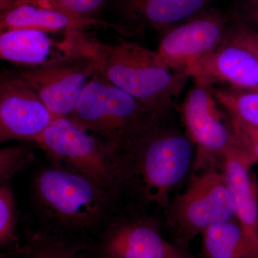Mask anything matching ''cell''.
Wrapping results in <instances>:
<instances>
[{
  "label": "cell",
  "mask_w": 258,
  "mask_h": 258,
  "mask_svg": "<svg viewBox=\"0 0 258 258\" xmlns=\"http://www.w3.org/2000/svg\"><path fill=\"white\" fill-rule=\"evenodd\" d=\"M106 0H50L44 6L52 7L82 18H96Z\"/></svg>",
  "instance_id": "22"
},
{
  "label": "cell",
  "mask_w": 258,
  "mask_h": 258,
  "mask_svg": "<svg viewBox=\"0 0 258 258\" xmlns=\"http://www.w3.org/2000/svg\"><path fill=\"white\" fill-rule=\"evenodd\" d=\"M228 20L217 11H205L164 32L157 50L166 67L185 73L225 41Z\"/></svg>",
  "instance_id": "10"
},
{
  "label": "cell",
  "mask_w": 258,
  "mask_h": 258,
  "mask_svg": "<svg viewBox=\"0 0 258 258\" xmlns=\"http://www.w3.org/2000/svg\"><path fill=\"white\" fill-rule=\"evenodd\" d=\"M32 142H20V144L2 148L0 150V183H11L17 174L23 170L35 157Z\"/></svg>",
  "instance_id": "21"
},
{
  "label": "cell",
  "mask_w": 258,
  "mask_h": 258,
  "mask_svg": "<svg viewBox=\"0 0 258 258\" xmlns=\"http://www.w3.org/2000/svg\"><path fill=\"white\" fill-rule=\"evenodd\" d=\"M35 144L45 152L50 164L79 173L119 203L124 198V154L68 117L55 118Z\"/></svg>",
  "instance_id": "5"
},
{
  "label": "cell",
  "mask_w": 258,
  "mask_h": 258,
  "mask_svg": "<svg viewBox=\"0 0 258 258\" xmlns=\"http://www.w3.org/2000/svg\"><path fill=\"white\" fill-rule=\"evenodd\" d=\"M219 104L230 117L258 128V91H244L225 87H212Z\"/></svg>",
  "instance_id": "19"
},
{
  "label": "cell",
  "mask_w": 258,
  "mask_h": 258,
  "mask_svg": "<svg viewBox=\"0 0 258 258\" xmlns=\"http://www.w3.org/2000/svg\"><path fill=\"white\" fill-rule=\"evenodd\" d=\"M215 99L211 88L195 83L179 107L186 134L196 148L194 169L215 166L235 142L232 120Z\"/></svg>",
  "instance_id": "9"
},
{
  "label": "cell",
  "mask_w": 258,
  "mask_h": 258,
  "mask_svg": "<svg viewBox=\"0 0 258 258\" xmlns=\"http://www.w3.org/2000/svg\"><path fill=\"white\" fill-rule=\"evenodd\" d=\"M92 28L112 30L120 36L132 37L128 29L119 23H111L97 18H82L44 5L25 4L0 15L1 32L29 29L49 33L70 30L86 31Z\"/></svg>",
  "instance_id": "15"
},
{
  "label": "cell",
  "mask_w": 258,
  "mask_h": 258,
  "mask_svg": "<svg viewBox=\"0 0 258 258\" xmlns=\"http://www.w3.org/2000/svg\"><path fill=\"white\" fill-rule=\"evenodd\" d=\"M25 4H30V3L28 0H0V11L1 13H5Z\"/></svg>",
  "instance_id": "25"
},
{
  "label": "cell",
  "mask_w": 258,
  "mask_h": 258,
  "mask_svg": "<svg viewBox=\"0 0 258 258\" xmlns=\"http://www.w3.org/2000/svg\"><path fill=\"white\" fill-rule=\"evenodd\" d=\"M227 38L252 52L258 60V30L241 22L229 27Z\"/></svg>",
  "instance_id": "23"
},
{
  "label": "cell",
  "mask_w": 258,
  "mask_h": 258,
  "mask_svg": "<svg viewBox=\"0 0 258 258\" xmlns=\"http://www.w3.org/2000/svg\"><path fill=\"white\" fill-rule=\"evenodd\" d=\"M91 241L96 258H189L164 238L155 217L132 204L119 205Z\"/></svg>",
  "instance_id": "8"
},
{
  "label": "cell",
  "mask_w": 258,
  "mask_h": 258,
  "mask_svg": "<svg viewBox=\"0 0 258 258\" xmlns=\"http://www.w3.org/2000/svg\"><path fill=\"white\" fill-rule=\"evenodd\" d=\"M257 258H258V254H257Z\"/></svg>",
  "instance_id": "30"
},
{
  "label": "cell",
  "mask_w": 258,
  "mask_h": 258,
  "mask_svg": "<svg viewBox=\"0 0 258 258\" xmlns=\"http://www.w3.org/2000/svg\"><path fill=\"white\" fill-rule=\"evenodd\" d=\"M203 258H257L258 245L237 219L210 226L200 234Z\"/></svg>",
  "instance_id": "18"
},
{
  "label": "cell",
  "mask_w": 258,
  "mask_h": 258,
  "mask_svg": "<svg viewBox=\"0 0 258 258\" xmlns=\"http://www.w3.org/2000/svg\"><path fill=\"white\" fill-rule=\"evenodd\" d=\"M186 74L195 83L209 88L223 84L239 91H258L257 59L227 37L216 50L191 66Z\"/></svg>",
  "instance_id": "12"
},
{
  "label": "cell",
  "mask_w": 258,
  "mask_h": 258,
  "mask_svg": "<svg viewBox=\"0 0 258 258\" xmlns=\"http://www.w3.org/2000/svg\"><path fill=\"white\" fill-rule=\"evenodd\" d=\"M54 45L47 32L29 29L1 32L0 56L3 60L25 67L46 62L54 55Z\"/></svg>",
  "instance_id": "17"
},
{
  "label": "cell",
  "mask_w": 258,
  "mask_h": 258,
  "mask_svg": "<svg viewBox=\"0 0 258 258\" xmlns=\"http://www.w3.org/2000/svg\"><path fill=\"white\" fill-rule=\"evenodd\" d=\"M254 163L235 139L222 156L219 169L230 194L236 219L258 245V187L251 171Z\"/></svg>",
  "instance_id": "14"
},
{
  "label": "cell",
  "mask_w": 258,
  "mask_h": 258,
  "mask_svg": "<svg viewBox=\"0 0 258 258\" xmlns=\"http://www.w3.org/2000/svg\"><path fill=\"white\" fill-rule=\"evenodd\" d=\"M165 116L148 111L134 97L97 71L68 118L124 154L147 130Z\"/></svg>",
  "instance_id": "4"
},
{
  "label": "cell",
  "mask_w": 258,
  "mask_h": 258,
  "mask_svg": "<svg viewBox=\"0 0 258 258\" xmlns=\"http://www.w3.org/2000/svg\"><path fill=\"white\" fill-rule=\"evenodd\" d=\"M28 1L30 2V3H32V4L43 5L46 4L50 0H28Z\"/></svg>",
  "instance_id": "27"
},
{
  "label": "cell",
  "mask_w": 258,
  "mask_h": 258,
  "mask_svg": "<svg viewBox=\"0 0 258 258\" xmlns=\"http://www.w3.org/2000/svg\"><path fill=\"white\" fill-rule=\"evenodd\" d=\"M166 210V225L182 249L210 226L236 218L223 174L215 166L202 170Z\"/></svg>",
  "instance_id": "7"
},
{
  "label": "cell",
  "mask_w": 258,
  "mask_h": 258,
  "mask_svg": "<svg viewBox=\"0 0 258 258\" xmlns=\"http://www.w3.org/2000/svg\"><path fill=\"white\" fill-rule=\"evenodd\" d=\"M20 248L14 251L1 252L0 258H20Z\"/></svg>",
  "instance_id": "26"
},
{
  "label": "cell",
  "mask_w": 258,
  "mask_h": 258,
  "mask_svg": "<svg viewBox=\"0 0 258 258\" xmlns=\"http://www.w3.org/2000/svg\"><path fill=\"white\" fill-rule=\"evenodd\" d=\"M167 116L153 125L124 154V198L146 208L166 209L169 195L194 165L196 148Z\"/></svg>",
  "instance_id": "2"
},
{
  "label": "cell",
  "mask_w": 258,
  "mask_h": 258,
  "mask_svg": "<svg viewBox=\"0 0 258 258\" xmlns=\"http://www.w3.org/2000/svg\"><path fill=\"white\" fill-rule=\"evenodd\" d=\"M232 120L236 142L254 162H258V128L245 124L238 120Z\"/></svg>",
  "instance_id": "24"
},
{
  "label": "cell",
  "mask_w": 258,
  "mask_h": 258,
  "mask_svg": "<svg viewBox=\"0 0 258 258\" xmlns=\"http://www.w3.org/2000/svg\"><path fill=\"white\" fill-rule=\"evenodd\" d=\"M20 258H96L91 239L66 235L39 226L23 231Z\"/></svg>",
  "instance_id": "16"
},
{
  "label": "cell",
  "mask_w": 258,
  "mask_h": 258,
  "mask_svg": "<svg viewBox=\"0 0 258 258\" xmlns=\"http://www.w3.org/2000/svg\"><path fill=\"white\" fill-rule=\"evenodd\" d=\"M244 1L247 2L252 7H255L258 5V0H244Z\"/></svg>",
  "instance_id": "29"
},
{
  "label": "cell",
  "mask_w": 258,
  "mask_h": 258,
  "mask_svg": "<svg viewBox=\"0 0 258 258\" xmlns=\"http://www.w3.org/2000/svg\"><path fill=\"white\" fill-rule=\"evenodd\" d=\"M76 40L96 64L97 71L123 90L148 111L168 115L190 79L159 60L157 52L117 36L100 42L86 31L75 32Z\"/></svg>",
  "instance_id": "1"
},
{
  "label": "cell",
  "mask_w": 258,
  "mask_h": 258,
  "mask_svg": "<svg viewBox=\"0 0 258 258\" xmlns=\"http://www.w3.org/2000/svg\"><path fill=\"white\" fill-rule=\"evenodd\" d=\"M252 9H253V17L254 20L258 22V5L257 6L252 7Z\"/></svg>",
  "instance_id": "28"
},
{
  "label": "cell",
  "mask_w": 258,
  "mask_h": 258,
  "mask_svg": "<svg viewBox=\"0 0 258 258\" xmlns=\"http://www.w3.org/2000/svg\"><path fill=\"white\" fill-rule=\"evenodd\" d=\"M55 116L36 91L15 73L0 76V142H35Z\"/></svg>",
  "instance_id": "11"
},
{
  "label": "cell",
  "mask_w": 258,
  "mask_h": 258,
  "mask_svg": "<svg viewBox=\"0 0 258 258\" xmlns=\"http://www.w3.org/2000/svg\"><path fill=\"white\" fill-rule=\"evenodd\" d=\"M40 226L91 239L119 206V202L91 180L63 166L41 168L32 182Z\"/></svg>",
  "instance_id": "3"
},
{
  "label": "cell",
  "mask_w": 258,
  "mask_h": 258,
  "mask_svg": "<svg viewBox=\"0 0 258 258\" xmlns=\"http://www.w3.org/2000/svg\"><path fill=\"white\" fill-rule=\"evenodd\" d=\"M18 213L11 183H0V249L17 250L21 247Z\"/></svg>",
  "instance_id": "20"
},
{
  "label": "cell",
  "mask_w": 258,
  "mask_h": 258,
  "mask_svg": "<svg viewBox=\"0 0 258 258\" xmlns=\"http://www.w3.org/2000/svg\"><path fill=\"white\" fill-rule=\"evenodd\" d=\"M210 0H115L120 25L132 36L164 32L206 11Z\"/></svg>",
  "instance_id": "13"
},
{
  "label": "cell",
  "mask_w": 258,
  "mask_h": 258,
  "mask_svg": "<svg viewBox=\"0 0 258 258\" xmlns=\"http://www.w3.org/2000/svg\"><path fill=\"white\" fill-rule=\"evenodd\" d=\"M57 47L46 62L15 71L36 91L55 118L72 113L97 72L94 61L79 45L74 30L64 32Z\"/></svg>",
  "instance_id": "6"
}]
</instances>
